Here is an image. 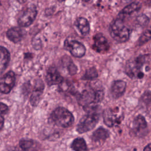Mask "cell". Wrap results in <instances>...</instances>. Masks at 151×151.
<instances>
[{
	"label": "cell",
	"mask_w": 151,
	"mask_h": 151,
	"mask_svg": "<svg viewBox=\"0 0 151 151\" xmlns=\"http://www.w3.org/2000/svg\"><path fill=\"white\" fill-rule=\"evenodd\" d=\"M143 151H151V143L147 145L143 149Z\"/></svg>",
	"instance_id": "obj_28"
},
{
	"label": "cell",
	"mask_w": 151,
	"mask_h": 151,
	"mask_svg": "<svg viewBox=\"0 0 151 151\" xmlns=\"http://www.w3.org/2000/svg\"><path fill=\"white\" fill-rule=\"evenodd\" d=\"M64 47L75 57H82L86 53L84 45L76 40H66L64 42Z\"/></svg>",
	"instance_id": "obj_10"
},
{
	"label": "cell",
	"mask_w": 151,
	"mask_h": 151,
	"mask_svg": "<svg viewBox=\"0 0 151 151\" xmlns=\"http://www.w3.org/2000/svg\"><path fill=\"white\" fill-rule=\"evenodd\" d=\"M103 122L109 127H113L120 124L123 120V114L120 113L118 108H107L103 113Z\"/></svg>",
	"instance_id": "obj_6"
},
{
	"label": "cell",
	"mask_w": 151,
	"mask_h": 151,
	"mask_svg": "<svg viewBox=\"0 0 151 151\" xmlns=\"http://www.w3.org/2000/svg\"><path fill=\"white\" fill-rule=\"evenodd\" d=\"M15 83V75L9 71L4 76L0 77V92L4 94L9 93L13 88Z\"/></svg>",
	"instance_id": "obj_9"
},
{
	"label": "cell",
	"mask_w": 151,
	"mask_h": 151,
	"mask_svg": "<svg viewBox=\"0 0 151 151\" xmlns=\"http://www.w3.org/2000/svg\"><path fill=\"white\" fill-rule=\"evenodd\" d=\"M10 60V54L4 47L0 46V75L6 70Z\"/></svg>",
	"instance_id": "obj_17"
},
{
	"label": "cell",
	"mask_w": 151,
	"mask_h": 151,
	"mask_svg": "<svg viewBox=\"0 0 151 151\" xmlns=\"http://www.w3.org/2000/svg\"><path fill=\"white\" fill-rule=\"evenodd\" d=\"M151 40V27L146 29L143 34L139 37L137 44L138 45H142L145 43Z\"/></svg>",
	"instance_id": "obj_21"
},
{
	"label": "cell",
	"mask_w": 151,
	"mask_h": 151,
	"mask_svg": "<svg viewBox=\"0 0 151 151\" xmlns=\"http://www.w3.org/2000/svg\"><path fill=\"white\" fill-rule=\"evenodd\" d=\"M142 7V5L139 2H133L124 6L120 13V15H130L139 11Z\"/></svg>",
	"instance_id": "obj_20"
},
{
	"label": "cell",
	"mask_w": 151,
	"mask_h": 151,
	"mask_svg": "<svg viewBox=\"0 0 151 151\" xmlns=\"http://www.w3.org/2000/svg\"><path fill=\"white\" fill-rule=\"evenodd\" d=\"M37 14L36 7L34 5L27 7L22 9L18 17V23L22 27L30 25L35 20Z\"/></svg>",
	"instance_id": "obj_7"
},
{
	"label": "cell",
	"mask_w": 151,
	"mask_h": 151,
	"mask_svg": "<svg viewBox=\"0 0 151 151\" xmlns=\"http://www.w3.org/2000/svg\"><path fill=\"white\" fill-rule=\"evenodd\" d=\"M131 131L137 137H145L148 132L147 124L145 118L142 115H138L133 119L132 123Z\"/></svg>",
	"instance_id": "obj_8"
},
{
	"label": "cell",
	"mask_w": 151,
	"mask_h": 151,
	"mask_svg": "<svg viewBox=\"0 0 151 151\" xmlns=\"http://www.w3.org/2000/svg\"><path fill=\"white\" fill-rule=\"evenodd\" d=\"M110 136L109 130L104 127H100L97 129L91 135V140L96 143H102Z\"/></svg>",
	"instance_id": "obj_15"
},
{
	"label": "cell",
	"mask_w": 151,
	"mask_h": 151,
	"mask_svg": "<svg viewBox=\"0 0 151 151\" xmlns=\"http://www.w3.org/2000/svg\"><path fill=\"white\" fill-rule=\"evenodd\" d=\"M111 37L117 42H126L130 37V31L124 22L123 18L119 17L113 20L109 27Z\"/></svg>",
	"instance_id": "obj_2"
},
{
	"label": "cell",
	"mask_w": 151,
	"mask_h": 151,
	"mask_svg": "<svg viewBox=\"0 0 151 151\" xmlns=\"http://www.w3.org/2000/svg\"><path fill=\"white\" fill-rule=\"evenodd\" d=\"M33 151H35V150H33Z\"/></svg>",
	"instance_id": "obj_29"
},
{
	"label": "cell",
	"mask_w": 151,
	"mask_h": 151,
	"mask_svg": "<svg viewBox=\"0 0 151 151\" xmlns=\"http://www.w3.org/2000/svg\"><path fill=\"white\" fill-rule=\"evenodd\" d=\"M44 87V84L41 80L35 81V84L33 87L32 91L30 96V102L32 106H35L38 104L42 93Z\"/></svg>",
	"instance_id": "obj_14"
},
{
	"label": "cell",
	"mask_w": 151,
	"mask_h": 151,
	"mask_svg": "<svg viewBox=\"0 0 151 151\" xmlns=\"http://www.w3.org/2000/svg\"><path fill=\"white\" fill-rule=\"evenodd\" d=\"M146 57L140 55L134 60L129 61L125 67L126 74L131 78H142L144 76L141 69L145 64Z\"/></svg>",
	"instance_id": "obj_5"
},
{
	"label": "cell",
	"mask_w": 151,
	"mask_h": 151,
	"mask_svg": "<svg viewBox=\"0 0 151 151\" xmlns=\"http://www.w3.org/2000/svg\"><path fill=\"white\" fill-rule=\"evenodd\" d=\"M140 100L142 103L145 105L151 103V91H145L141 96Z\"/></svg>",
	"instance_id": "obj_24"
},
{
	"label": "cell",
	"mask_w": 151,
	"mask_h": 151,
	"mask_svg": "<svg viewBox=\"0 0 151 151\" xmlns=\"http://www.w3.org/2000/svg\"><path fill=\"white\" fill-rule=\"evenodd\" d=\"M4 123V119L3 116L0 114V130L2 129Z\"/></svg>",
	"instance_id": "obj_27"
},
{
	"label": "cell",
	"mask_w": 151,
	"mask_h": 151,
	"mask_svg": "<svg viewBox=\"0 0 151 151\" xmlns=\"http://www.w3.org/2000/svg\"><path fill=\"white\" fill-rule=\"evenodd\" d=\"M98 77V73L96 68L91 67L87 69L82 78L86 80H93Z\"/></svg>",
	"instance_id": "obj_22"
},
{
	"label": "cell",
	"mask_w": 151,
	"mask_h": 151,
	"mask_svg": "<svg viewBox=\"0 0 151 151\" xmlns=\"http://www.w3.org/2000/svg\"><path fill=\"white\" fill-rule=\"evenodd\" d=\"M45 79L49 86L60 84L63 81V78L54 67H51L47 71Z\"/></svg>",
	"instance_id": "obj_12"
},
{
	"label": "cell",
	"mask_w": 151,
	"mask_h": 151,
	"mask_svg": "<svg viewBox=\"0 0 151 151\" xmlns=\"http://www.w3.org/2000/svg\"><path fill=\"white\" fill-rule=\"evenodd\" d=\"M126 83L123 80H118L114 81L110 88L112 97L114 99H119L122 97L126 91Z\"/></svg>",
	"instance_id": "obj_13"
},
{
	"label": "cell",
	"mask_w": 151,
	"mask_h": 151,
	"mask_svg": "<svg viewBox=\"0 0 151 151\" xmlns=\"http://www.w3.org/2000/svg\"><path fill=\"white\" fill-rule=\"evenodd\" d=\"M110 45L107 39L101 33L96 34L93 37V48L97 52L104 53L109 51Z\"/></svg>",
	"instance_id": "obj_11"
},
{
	"label": "cell",
	"mask_w": 151,
	"mask_h": 151,
	"mask_svg": "<svg viewBox=\"0 0 151 151\" xmlns=\"http://www.w3.org/2000/svg\"><path fill=\"white\" fill-rule=\"evenodd\" d=\"M50 119L54 124L64 128L71 126L74 122V116L72 113L63 107L55 109L51 114Z\"/></svg>",
	"instance_id": "obj_3"
},
{
	"label": "cell",
	"mask_w": 151,
	"mask_h": 151,
	"mask_svg": "<svg viewBox=\"0 0 151 151\" xmlns=\"http://www.w3.org/2000/svg\"><path fill=\"white\" fill-rule=\"evenodd\" d=\"M71 147L74 151H88L86 142L82 137L75 139L73 141Z\"/></svg>",
	"instance_id": "obj_19"
},
{
	"label": "cell",
	"mask_w": 151,
	"mask_h": 151,
	"mask_svg": "<svg viewBox=\"0 0 151 151\" xmlns=\"http://www.w3.org/2000/svg\"><path fill=\"white\" fill-rule=\"evenodd\" d=\"M137 23L140 26H145L149 21V18L145 14H141L136 18Z\"/></svg>",
	"instance_id": "obj_25"
},
{
	"label": "cell",
	"mask_w": 151,
	"mask_h": 151,
	"mask_svg": "<svg viewBox=\"0 0 151 151\" xmlns=\"http://www.w3.org/2000/svg\"><path fill=\"white\" fill-rule=\"evenodd\" d=\"M100 119L97 109L89 111L83 116L77 124L76 130L79 133H84L93 129Z\"/></svg>",
	"instance_id": "obj_4"
},
{
	"label": "cell",
	"mask_w": 151,
	"mask_h": 151,
	"mask_svg": "<svg viewBox=\"0 0 151 151\" xmlns=\"http://www.w3.org/2000/svg\"><path fill=\"white\" fill-rule=\"evenodd\" d=\"M103 90L88 88L84 90L78 94L77 100L78 104L88 112L97 109V104L103 100Z\"/></svg>",
	"instance_id": "obj_1"
},
{
	"label": "cell",
	"mask_w": 151,
	"mask_h": 151,
	"mask_svg": "<svg viewBox=\"0 0 151 151\" xmlns=\"http://www.w3.org/2000/svg\"><path fill=\"white\" fill-rule=\"evenodd\" d=\"M8 110V106L3 103H0V113L1 114H5Z\"/></svg>",
	"instance_id": "obj_26"
},
{
	"label": "cell",
	"mask_w": 151,
	"mask_h": 151,
	"mask_svg": "<svg viewBox=\"0 0 151 151\" xmlns=\"http://www.w3.org/2000/svg\"><path fill=\"white\" fill-rule=\"evenodd\" d=\"M75 25L82 35H86L89 33L90 24L86 18L84 17L78 18L75 22Z\"/></svg>",
	"instance_id": "obj_18"
},
{
	"label": "cell",
	"mask_w": 151,
	"mask_h": 151,
	"mask_svg": "<svg viewBox=\"0 0 151 151\" xmlns=\"http://www.w3.org/2000/svg\"><path fill=\"white\" fill-rule=\"evenodd\" d=\"M8 38L14 43H18L21 41L24 36L23 30L19 27H12L6 32Z\"/></svg>",
	"instance_id": "obj_16"
},
{
	"label": "cell",
	"mask_w": 151,
	"mask_h": 151,
	"mask_svg": "<svg viewBox=\"0 0 151 151\" xmlns=\"http://www.w3.org/2000/svg\"><path fill=\"white\" fill-rule=\"evenodd\" d=\"M20 147L24 151L28 150L34 145V141L31 139H21L19 143Z\"/></svg>",
	"instance_id": "obj_23"
}]
</instances>
